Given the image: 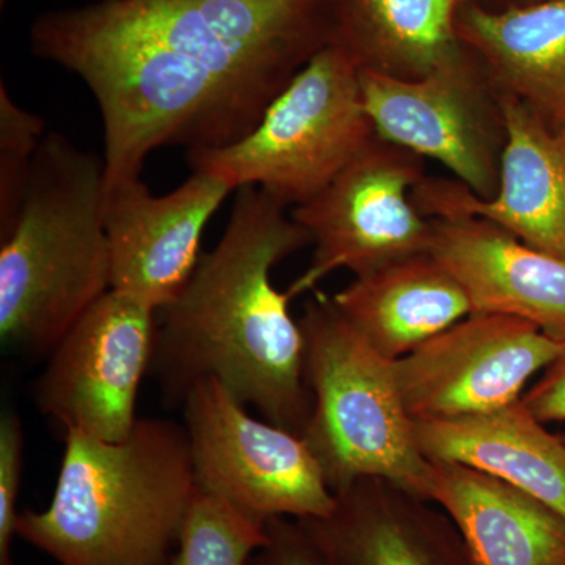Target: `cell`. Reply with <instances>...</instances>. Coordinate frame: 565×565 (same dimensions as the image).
Listing matches in <instances>:
<instances>
[{"instance_id": "2", "label": "cell", "mask_w": 565, "mask_h": 565, "mask_svg": "<svg viewBox=\"0 0 565 565\" xmlns=\"http://www.w3.org/2000/svg\"><path fill=\"white\" fill-rule=\"evenodd\" d=\"M285 210L255 185L236 191L222 239L202 253L180 296L158 313L151 373L170 403L215 379L266 422L303 437L313 404L303 334L273 270L311 237Z\"/></svg>"}, {"instance_id": "12", "label": "cell", "mask_w": 565, "mask_h": 565, "mask_svg": "<svg viewBox=\"0 0 565 565\" xmlns=\"http://www.w3.org/2000/svg\"><path fill=\"white\" fill-rule=\"evenodd\" d=\"M232 189L192 172L167 195L137 180L107 189L106 232L111 291L161 311L191 280L204 228Z\"/></svg>"}, {"instance_id": "23", "label": "cell", "mask_w": 565, "mask_h": 565, "mask_svg": "<svg viewBox=\"0 0 565 565\" xmlns=\"http://www.w3.org/2000/svg\"><path fill=\"white\" fill-rule=\"evenodd\" d=\"M24 471V427L17 412L0 418V565H14L11 544L17 535L18 498Z\"/></svg>"}, {"instance_id": "4", "label": "cell", "mask_w": 565, "mask_h": 565, "mask_svg": "<svg viewBox=\"0 0 565 565\" xmlns=\"http://www.w3.org/2000/svg\"><path fill=\"white\" fill-rule=\"evenodd\" d=\"M104 158L46 134L20 214L0 234V338L41 356L110 291Z\"/></svg>"}, {"instance_id": "27", "label": "cell", "mask_w": 565, "mask_h": 565, "mask_svg": "<svg viewBox=\"0 0 565 565\" xmlns=\"http://www.w3.org/2000/svg\"><path fill=\"white\" fill-rule=\"evenodd\" d=\"M10 0H0V3H2V7L6 6V3H9Z\"/></svg>"}, {"instance_id": "9", "label": "cell", "mask_w": 565, "mask_h": 565, "mask_svg": "<svg viewBox=\"0 0 565 565\" xmlns=\"http://www.w3.org/2000/svg\"><path fill=\"white\" fill-rule=\"evenodd\" d=\"M414 152L377 136L319 195L292 207L315 247L310 266L288 288L289 299L315 291L337 270L356 277L429 252L433 221L412 192L424 180Z\"/></svg>"}, {"instance_id": "14", "label": "cell", "mask_w": 565, "mask_h": 565, "mask_svg": "<svg viewBox=\"0 0 565 565\" xmlns=\"http://www.w3.org/2000/svg\"><path fill=\"white\" fill-rule=\"evenodd\" d=\"M430 221L429 253L459 282L473 313L514 316L565 343V259L486 218Z\"/></svg>"}, {"instance_id": "18", "label": "cell", "mask_w": 565, "mask_h": 565, "mask_svg": "<svg viewBox=\"0 0 565 565\" xmlns=\"http://www.w3.org/2000/svg\"><path fill=\"white\" fill-rule=\"evenodd\" d=\"M427 459L468 465L503 479L565 516V440L523 401L487 414L414 422Z\"/></svg>"}, {"instance_id": "20", "label": "cell", "mask_w": 565, "mask_h": 565, "mask_svg": "<svg viewBox=\"0 0 565 565\" xmlns=\"http://www.w3.org/2000/svg\"><path fill=\"white\" fill-rule=\"evenodd\" d=\"M468 0H329L332 41L360 70L419 79L463 46L457 33Z\"/></svg>"}, {"instance_id": "15", "label": "cell", "mask_w": 565, "mask_h": 565, "mask_svg": "<svg viewBox=\"0 0 565 565\" xmlns=\"http://www.w3.org/2000/svg\"><path fill=\"white\" fill-rule=\"evenodd\" d=\"M322 519L297 520L327 565H473L452 520L381 478L334 493Z\"/></svg>"}, {"instance_id": "3", "label": "cell", "mask_w": 565, "mask_h": 565, "mask_svg": "<svg viewBox=\"0 0 565 565\" xmlns=\"http://www.w3.org/2000/svg\"><path fill=\"white\" fill-rule=\"evenodd\" d=\"M196 494L184 424L139 418L121 441L65 435L57 484L17 535L58 565H170Z\"/></svg>"}, {"instance_id": "10", "label": "cell", "mask_w": 565, "mask_h": 565, "mask_svg": "<svg viewBox=\"0 0 565 565\" xmlns=\"http://www.w3.org/2000/svg\"><path fill=\"white\" fill-rule=\"evenodd\" d=\"M156 338L158 311L110 289L52 349L35 384L41 414L65 435L125 440L139 422L137 396Z\"/></svg>"}, {"instance_id": "6", "label": "cell", "mask_w": 565, "mask_h": 565, "mask_svg": "<svg viewBox=\"0 0 565 565\" xmlns=\"http://www.w3.org/2000/svg\"><path fill=\"white\" fill-rule=\"evenodd\" d=\"M364 109L360 68L337 44L303 66L244 139L188 151L192 172L232 191L255 185L300 206L313 200L374 140Z\"/></svg>"}, {"instance_id": "25", "label": "cell", "mask_w": 565, "mask_h": 565, "mask_svg": "<svg viewBox=\"0 0 565 565\" xmlns=\"http://www.w3.org/2000/svg\"><path fill=\"white\" fill-rule=\"evenodd\" d=\"M522 401L539 422L565 423V345Z\"/></svg>"}, {"instance_id": "16", "label": "cell", "mask_w": 565, "mask_h": 565, "mask_svg": "<svg viewBox=\"0 0 565 565\" xmlns=\"http://www.w3.org/2000/svg\"><path fill=\"white\" fill-rule=\"evenodd\" d=\"M427 501L452 520L473 565H565V516L503 479L430 460Z\"/></svg>"}, {"instance_id": "11", "label": "cell", "mask_w": 565, "mask_h": 565, "mask_svg": "<svg viewBox=\"0 0 565 565\" xmlns=\"http://www.w3.org/2000/svg\"><path fill=\"white\" fill-rule=\"evenodd\" d=\"M565 343L514 316L471 313L394 362L414 422L487 414L522 399Z\"/></svg>"}, {"instance_id": "1", "label": "cell", "mask_w": 565, "mask_h": 565, "mask_svg": "<svg viewBox=\"0 0 565 565\" xmlns=\"http://www.w3.org/2000/svg\"><path fill=\"white\" fill-rule=\"evenodd\" d=\"M29 41L98 104L107 191L159 148L244 139L332 28L329 0H98L44 11Z\"/></svg>"}, {"instance_id": "19", "label": "cell", "mask_w": 565, "mask_h": 565, "mask_svg": "<svg viewBox=\"0 0 565 565\" xmlns=\"http://www.w3.org/2000/svg\"><path fill=\"white\" fill-rule=\"evenodd\" d=\"M332 299L352 329L392 362L473 313L459 282L429 252L356 277Z\"/></svg>"}, {"instance_id": "22", "label": "cell", "mask_w": 565, "mask_h": 565, "mask_svg": "<svg viewBox=\"0 0 565 565\" xmlns=\"http://www.w3.org/2000/svg\"><path fill=\"white\" fill-rule=\"evenodd\" d=\"M44 131L43 118L21 107L6 84L0 85V234L9 232L20 214Z\"/></svg>"}, {"instance_id": "7", "label": "cell", "mask_w": 565, "mask_h": 565, "mask_svg": "<svg viewBox=\"0 0 565 565\" xmlns=\"http://www.w3.org/2000/svg\"><path fill=\"white\" fill-rule=\"evenodd\" d=\"M181 404L199 492L264 523L333 511L337 497L302 435L255 418L215 379L196 382Z\"/></svg>"}, {"instance_id": "21", "label": "cell", "mask_w": 565, "mask_h": 565, "mask_svg": "<svg viewBox=\"0 0 565 565\" xmlns=\"http://www.w3.org/2000/svg\"><path fill=\"white\" fill-rule=\"evenodd\" d=\"M266 539V523L196 489L170 565H247Z\"/></svg>"}, {"instance_id": "5", "label": "cell", "mask_w": 565, "mask_h": 565, "mask_svg": "<svg viewBox=\"0 0 565 565\" xmlns=\"http://www.w3.org/2000/svg\"><path fill=\"white\" fill-rule=\"evenodd\" d=\"M311 416L303 440L337 493L381 478L427 500L430 460L416 444L394 362L366 343L332 297L315 292L299 319Z\"/></svg>"}, {"instance_id": "28", "label": "cell", "mask_w": 565, "mask_h": 565, "mask_svg": "<svg viewBox=\"0 0 565 565\" xmlns=\"http://www.w3.org/2000/svg\"><path fill=\"white\" fill-rule=\"evenodd\" d=\"M561 437H563V438H564V440H565V433H564V434H561Z\"/></svg>"}, {"instance_id": "24", "label": "cell", "mask_w": 565, "mask_h": 565, "mask_svg": "<svg viewBox=\"0 0 565 565\" xmlns=\"http://www.w3.org/2000/svg\"><path fill=\"white\" fill-rule=\"evenodd\" d=\"M266 533V542L247 565H327L297 520H269Z\"/></svg>"}, {"instance_id": "8", "label": "cell", "mask_w": 565, "mask_h": 565, "mask_svg": "<svg viewBox=\"0 0 565 565\" xmlns=\"http://www.w3.org/2000/svg\"><path fill=\"white\" fill-rule=\"evenodd\" d=\"M360 88L379 139L441 163L479 199L497 195L503 109L484 66L465 44L419 79L360 70Z\"/></svg>"}, {"instance_id": "13", "label": "cell", "mask_w": 565, "mask_h": 565, "mask_svg": "<svg viewBox=\"0 0 565 565\" xmlns=\"http://www.w3.org/2000/svg\"><path fill=\"white\" fill-rule=\"evenodd\" d=\"M500 99L505 143L497 195L482 200L457 180L424 178L412 199L427 218H486L565 259V131L550 128L519 99Z\"/></svg>"}, {"instance_id": "17", "label": "cell", "mask_w": 565, "mask_h": 565, "mask_svg": "<svg viewBox=\"0 0 565 565\" xmlns=\"http://www.w3.org/2000/svg\"><path fill=\"white\" fill-rule=\"evenodd\" d=\"M457 33L498 95L519 99L565 131V0L493 11L468 0Z\"/></svg>"}, {"instance_id": "26", "label": "cell", "mask_w": 565, "mask_h": 565, "mask_svg": "<svg viewBox=\"0 0 565 565\" xmlns=\"http://www.w3.org/2000/svg\"><path fill=\"white\" fill-rule=\"evenodd\" d=\"M487 10L501 11L516 9V7L534 6V3L546 2V0H475Z\"/></svg>"}]
</instances>
